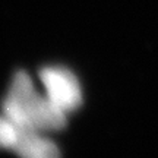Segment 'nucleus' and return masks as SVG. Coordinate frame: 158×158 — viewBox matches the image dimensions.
I'll use <instances>...</instances> for the list:
<instances>
[{
  "label": "nucleus",
  "mask_w": 158,
  "mask_h": 158,
  "mask_svg": "<svg viewBox=\"0 0 158 158\" xmlns=\"http://www.w3.org/2000/svg\"><path fill=\"white\" fill-rule=\"evenodd\" d=\"M3 111L18 126L35 132L59 130L66 126V113L48 97L40 95L27 72L15 73L3 101Z\"/></svg>",
  "instance_id": "f257e3e1"
},
{
  "label": "nucleus",
  "mask_w": 158,
  "mask_h": 158,
  "mask_svg": "<svg viewBox=\"0 0 158 158\" xmlns=\"http://www.w3.org/2000/svg\"><path fill=\"white\" fill-rule=\"evenodd\" d=\"M47 97L64 113L82 104V92L75 75L63 68H44L40 72Z\"/></svg>",
  "instance_id": "f03ea898"
},
{
  "label": "nucleus",
  "mask_w": 158,
  "mask_h": 158,
  "mask_svg": "<svg viewBox=\"0 0 158 158\" xmlns=\"http://www.w3.org/2000/svg\"><path fill=\"white\" fill-rule=\"evenodd\" d=\"M13 151L28 158H54L60 155V151L53 142L41 138L35 130L27 127H23L22 135Z\"/></svg>",
  "instance_id": "7ed1b4c3"
},
{
  "label": "nucleus",
  "mask_w": 158,
  "mask_h": 158,
  "mask_svg": "<svg viewBox=\"0 0 158 158\" xmlns=\"http://www.w3.org/2000/svg\"><path fill=\"white\" fill-rule=\"evenodd\" d=\"M23 127L13 123L10 118L0 117V148H9L15 149L22 135Z\"/></svg>",
  "instance_id": "20e7f679"
}]
</instances>
